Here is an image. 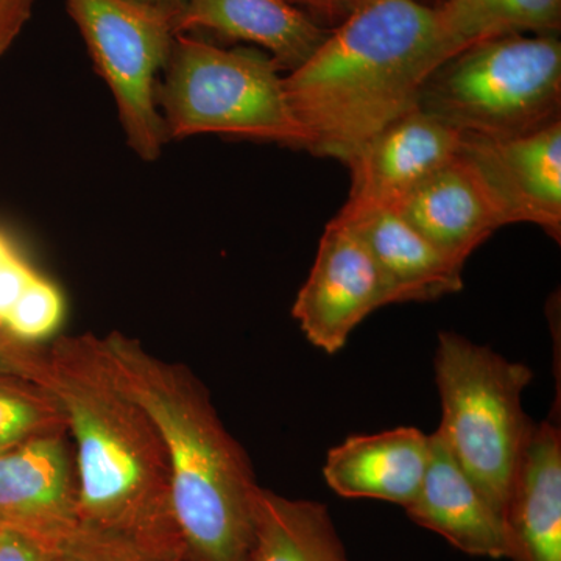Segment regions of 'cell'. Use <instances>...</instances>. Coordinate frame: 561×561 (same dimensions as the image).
Returning a JSON list of instances; mask_svg holds the SVG:
<instances>
[{
    "label": "cell",
    "instance_id": "cell-1",
    "mask_svg": "<svg viewBox=\"0 0 561 561\" xmlns=\"http://www.w3.org/2000/svg\"><path fill=\"white\" fill-rule=\"evenodd\" d=\"M28 376L60 402L76 442L81 527L127 535L184 561L168 449L122 382L103 337L35 343Z\"/></svg>",
    "mask_w": 561,
    "mask_h": 561
},
{
    "label": "cell",
    "instance_id": "cell-2",
    "mask_svg": "<svg viewBox=\"0 0 561 561\" xmlns=\"http://www.w3.org/2000/svg\"><path fill=\"white\" fill-rule=\"evenodd\" d=\"M445 61L434 7L362 0L305 65L284 76L302 149L348 164L376 133L419 106L424 81Z\"/></svg>",
    "mask_w": 561,
    "mask_h": 561
},
{
    "label": "cell",
    "instance_id": "cell-3",
    "mask_svg": "<svg viewBox=\"0 0 561 561\" xmlns=\"http://www.w3.org/2000/svg\"><path fill=\"white\" fill-rule=\"evenodd\" d=\"M103 341L168 449L184 561H249L261 486L208 390L186 365L153 356L136 339L114 331Z\"/></svg>",
    "mask_w": 561,
    "mask_h": 561
},
{
    "label": "cell",
    "instance_id": "cell-4",
    "mask_svg": "<svg viewBox=\"0 0 561 561\" xmlns=\"http://www.w3.org/2000/svg\"><path fill=\"white\" fill-rule=\"evenodd\" d=\"M419 108L467 138H515L561 119L559 35L472 44L427 77Z\"/></svg>",
    "mask_w": 561,
    "mask_h": 561
},
{
    "label": "cell",
    "instance_id": "cell-5",
    "mask_svg": "<svg viewBox=\"0 0 561 561\" xmlns=\"http://www.w3.org/2000/svg\"><path fill=\"white\" fill-rule=\"evenodd\" d=\"M164 70L157 105L168 140L216 133L305 147L284 91L283 70L265 51L224 49L181 33Z\"/></svg>",
    "mask_w": 561,
    "mask_h": 561
},
{
    "label": "cell",
    "instance_id": "cell-6",
    "mask_svg": "<svg viewBox=\"0 0 561 561\" xmlns=\"http://www.w3.org/2000/svg\"><path fill=\"white\" fill-rule=\"evenodd\" d=\"M435 379L442 402V423L435 432L504 515L513 472L534 426L523 409L534 371L456 332H442Z\"/></svg>",
    "mask_w": 561,
    "mask_h": 561
},
{
    "label": "cell",
    "instance_id": "cell-7",
    "mask_svg": "<svg viewBox=\"0 0 561 561\" xmlns=\"http://www.w3.org/2000/svg\"><path fill=\"white\" fill-rule=\"evenodd\" d=\"M95 68L108 84L128 147L142 161L168 142L157 77L175 39L176 10L142 0H65Z\"/></svg>",
    "mask_w": 561,
    "mask_h": 561
},
{
    "label": "cell",
    "instance_id": "cell-8",
    "mask_svg": "<svg viewBox=\"0 0 561 561\" xmlns=\"http://www.w3.org/2000/svg\"><path fill=\"white\" fill-rule=\"evenodd\" d=\"M387 305L389 291L370 251L350 224L334 217L291 316L313 346L335 354L362 321Z\"/></svg>",
    "mask_w": 561,
    "mask_h": 561
},
{
    "label": "cell",
    "instance_id": "cell-9",
    "mask_svg": "<svg viewBox=\"0 0 561 561\" xmlns=\"http://www.w3.org/2000/svg\"><path fill=\"white\" fill-rule=\"evenodd\" d=\"M465 136L415 106L376 133L348 161L351 191L341 217L393 209L421 181L451 161Z\"/></svg>",
    "mask_w": 561,
    "mask_h": 561
},
{
    "label": "cell",
    "instance_id": "cell-10",
    "mask_svg": "<svg viewBox=\"0 0 561 561\" xmlns=\"http://www.w3.org/2000/svg\"><path fill=\"white\" fill-rule=\"evenodd\" d=\"M69 432L0 457V529L60 549L80 529L79 479Z\"/></svg>",
    "mask_w": 561,
    "mask_h": 561
},
{
    "label": "cell",
    "instance_id": "cell-11",
    "mask_svg": "<svg viewBox=\"0 0 561 561\" xmlns=\"http://www.w3.org/2000/svg\"><path fill=\"white\" fill-rule=\"evenodd\" d=\"M467 154L513 224L540 227L561 238V119L505 139L467 138Z\"/></svg>",
    "mask_w": 561,
    "mask_h": 561
},
{
    "label": "cell",
    "instance_id": "cell-12",
    "mask_svg": "<svg viewBox=\"0 0 561 561\" xmlns=\"http://www.w3.org/2000/svg\"><path fill=\"white\" fill-rule=\"evenodd\" d=\"M391 210L432 245L461 262L511 225L489 183L461 149Z\"/></svg>",
    "mask_w": 561,
    "mask_h": 561
},
{
    "label": "cell",
    "instance_id": "cell-13",
    "mask_svg": "<svg viewBox=\"0 0 561 561\" xmlns=\"http://www.w3.org/2000/svg\"><path fill=\"white\" fill-rule=\"evenodd\" d=\"M404 511L468 556L511 559L504 515L461 470L437 432L431 434V461L419 494Z\"/></svg>",
    "mask_w": 561,
    "mask_h": 561
},
{
    "label": "cell",
    "instance_id": "cell-14",
    "mask_svg": "<svg viewBox=\"0 0 561 561\" xmlns=\"http://www.w3.org/2000/svg\"><path fill=\"white\" fill-rule=\"evenodd\" d=\"M175 32H210L254 44L289 73L316 54L331 31L289 0H183Z\"/></svg>",
    "mask_w": 561,
    "mask_h": 561
},
{
    "label": "cell",
    "instance_id": "cell-15",
    "mask_svg": "<svg viewBox=\"0 0 561 561\" xmlns=\"http://www.w3.org/2000/svg\"><path fill=\"white\" fill-rule=\"evenodd\" d=\"M513 561H561V432L531 426L504 508Z\"/></svg>",
    "mask_w": 561,
    "mask_h": 561
},
{
    "label": "cell",
    "instance_id": "cell-16",
    "mask_svg": "<svg viewBox=\"0 0 561 561\" xmlns=\"http://www.w3.org/2000/svg\"><path fill=\"white\" fill-rule=\"evenodd\" d=\"M431 461V435L397 427L351 435L330 449L323 467L331 490L348 500H376L408 507L421 489Z\"/></svg>",
    "mask_w": 561,
    "mask_h": 561
},
{
    "label": "cell",
    "instance_id": "cell-17",
    "mask_svg": "<svg viewBox=\"0 0 561 561\" xmlns=\"http://www.w3.org/2000/svg\"><path fill=\"white\" fill-rule=\"evenodd\" d=\"M335 217L350 224L367 245L386 283L390 305L438 300L463 287L465 262L432 245L394 210Z\"/></svg>",
    "mask_w": 561,
    "mask_h": 561
},
{
    "label": "cell",
    "instance_id": "cell-18",
    "mask_svg": "<svg viewBox=\"0 0 561 561\" xmlns=\"http://www.w3.org/2000/svg\"><path fill=\"white\" fill-rule=\"evenodd\" d=\"M249 561H350L328 507L289 500L271 490L257 493Z\"/></svg>",
    "mask_w": 561,
    "mask_h": 561
},
{
    "label": "cell",
    "instance_id": "cell-19",
    "mask_svg": "<svg viewBox=\"0 0 561 561\" xmlns=\"http://www.w3.org/2000/svg\"><path fill=\"white\" fill-rule=\"evenodd\" d=\"M434 10L446 60L483 39L561 27V0H442Z\"/></svg>",
    "mask_w": 561,
    "mask_h": 561
},
{
    "label": "cell",
    "instance_id": "cell-20",
    "mask_svg": "<svg viewBox=\"0 0 561 561\" xmlns=\"http://www.w3.org/2000/svg\"><path fill=\"white\" fill-rule=\"evenodd\" d=\"M68 431L60 402L27 378L0 381V457L25 443Z\"/></svg>",
    "mask_w": 561,
    "mask_h": 561
},
{
    "label": "cell",
    "instance_id": "cell-21",
    "mask_svg": "<svg viewBox=\"0 0 561 561\" xmlns=\"http://www.w3.org/2000/svg\"><path fill=\"white\" fill-rule=\"evenodd\" d=\"M62 313L65 302L60 290L38 275L11 309L3 330L18 341L39 343L57 331Z\"/></svg>",
    "mask_w": 561,
    "mask_h": 561
},
{
    "label": "cell",
    "instance_id": "cell-22",
    "mask_svg": "<svg viewBox=\"0 0 561 561\" xmlns=\"http://www.w3.org/2000/svg\"><path fill=\"white\" fill-rule=\"evenodd\" d=\"M54 561H183L147 542L81 527L58 549Z\"/></svg>",
    "mask_w": 561,
    "mask_h": 561
},
{
    "label": "cell",
    "instance_id": "cell-23",
    "mask_svg": "<svg viewBox=\"0 0 561 561\" xmlns=\"http://www.w3.org/2000/svg\"><path fill=\"white\" fill-rule=\"evenodd\" d=\"M38 276L18 251H13L5 261L0 264V328L3 330V321L14 308L32 280ZM5 331V330H3Z\"/></svg>",
    "mask_w": 561,
    "mask_h": 561
},
{
    "label": "cell",
    "instance_id": "cell-24",
    "mask_svg": "<svg viewBox=\"0 0 561 561\" xmlns=\"http://www.w3.org/2000/svg\"><path fill=\"white\" fill-rule=\"evenodd\" d=\"M36 0H0V58L20 38L33 14Z\"/></svg>",
    "mask_w": 561,
    "mask_h": 561
},
{
    "label": "cell",
    "instance_id": "cell-25",
    "mask_svg": "<svg viewBox=\"0 0 561 561\" xmlns=\"http://www.w3.org/2000/svg\"><path fill=\"white\" fill-rule=\"evenodd\" d=\"M58 549L16 531L0 535V561H54Z\"/></svg>",
    "mask_w": 561,
    "mask_h": 561
},
{
    "label": "cell",
    "instance_id": "cell-26",
    "mask_svg": "<svg viewBox=\"0 0 561 561\" xmlns=\"http://www.w3.org/2000/svg\"><path fill=\"white\" fill-rule=\"evenodd\" d=\"M33 343L18 341L9 332L0 330V381L11 378H28Z\"/></svg>",
    "mask_w": 561,
    "mask_h": 561
},
{
    "label": "cell",
    "instance_id": "cell-27",
    "mask_svg": "<svg viewBox=\"0 0 561 561\" xmlns=\"http://www.w3.org/2000/svg\"><path fill=\"white\" fill-rule=\"evenodd\" d=\"M289 2L311 14L316 21L323 20L337 25L359 5L362 0H289Z\"/></svg>",
    "mask_w": 561,
    "mask_h": 561
},
{
    "label": "cell",
    "instance_id": "cell-28",
    "mask_svg": "<svg viewBox=\"0 0 561 561\" xmlns=\"http://www.w3.org/2000/svg\"><path fill=\"white\" fill-rule=\"evenodd\" d=\"M13 251H16L13 249V245L9 242V239L5 238V236L0 232V264H2L3 261L7 260V257L10 256Z\"/></svg>",
    "mask_w": 561,
    "mask_h": 561
},
{
    "label": "cell",
    "instance_id": "cell-29",
    "mask_svg": "<svg viewBox=\"0 0 561 561\" xmlns=\"http://www.w3.org/2000/svg\"><path fill=\"white\" fill-rule=\"evenodd\" d=\"M142 2L153 3V5L171 7V9H180L183 0H142Z\"/></svg>",
    "mask_w": 561,
    "mask_h": 561
},
{
    "label": "cell",
    "instance_id": "cell-30",
    "mask_svg": "<svg viewBox=\"0 0 561 561\" xmlns=\"http://www.w3.org/2000/svg\"><path fill=\"white\" fill-rule=\"evenodd\" d=\"M421 2L426 3V5L435 7L442 2V0H421Z\"/></svg>",
    "mask_w": 561,
    "mask_h": 561
},
{
    "label": "cell",
    "instance_id": "cell-31",
    "mask_svg": "<svg viewBox=\"0 0 561 561\" xmlns=\"http://www.w3.org/2000/svg\"><path fill=\"white\" fill-rule=\"evenodd\" d=\"M2 531H3V530H2V529H0V535H2Z\"/></svg>",
    "mask_w": 561,
    "mask_h": 561
},
{
    "label": "cell",
    "instance_id": "cell-32",
    "mask_svg": "<svg viewBox=\"0 0 561 561\" xmlns=\"http://www.w3.org/2000/svg\"><path fill=\"white\" fill-rule=\"evenodd\" d=\"M0 330H2V328H0Z\"/></svg>",
    "mask_w": 561,
    "mask_h": 561
}]
</instances>
